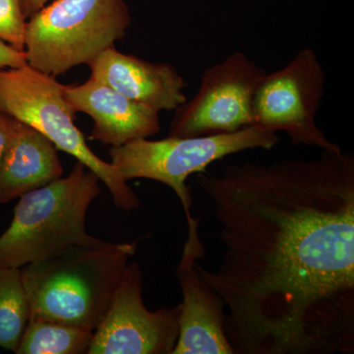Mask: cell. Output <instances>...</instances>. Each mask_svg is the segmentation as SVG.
I'll list each match as a JSON object with an SVG mask.
<instances>
[{
  "mask_svg": "<svg viewBox=\"0 0 354 354\" xmlns=\"http://www.w3.org/2000/svg\"><path fill=\"white\" fill-rule=\"evenodd\" d=\"M265 74L241 51L208 67L195 97L176 109L169 136L223 134L252 127L253 97Z\"/></svg>",
  "mask_w": 354,
  "mask_h": 354,
  "instance_id": "cell-8",
  "label": "cell"
},
{
  "mask_svg": "<svg viewBox=\"0 0 354 354\" xmlns=\"http://www.w3.org/2000/svg\"><path fill=\"white\" fill-rule=\"evenodd\" d=\"M186 221L187 239L176 270L183 300L172 354H234L223 329L225 304L197 269L198 261L205 256L200 221L194 216Z\"/></svg>",
  "mask_w": 354,
  "mask_h": 354,
  "instance_id": "cell-10",
  "label": "cell"
},
{
  "mask_svg": "<svg viewBox=\"0 0 354 354\" xmlns=\"http://www.w3.org/2000/svg\"><path fill=\"white\" fill-rule=\"evenodd\" d=\"M180 310V304L156 311L147 308L140 266L128 263L108 312L94 330L88 353L172 354Z\"/></svg>",
  "mask_w": 354,
  "mask_h": 354,
  "instance_id": "cell-9",
  "label": "cell"
},
{
  "mask_svg": "<svg viewBox=\"0 0 354 354\" xmlns=\"http://www.w3.org/2000/svg\"><path fill=\"white\" fill-rule=\"evenodd\" d=\"M101 179L77 162L66 177L26 193L0 235V267L22 268L72 245L104 241L86 230L88 207L101 193Z\"/></svg>",
  "mask_w": 354,
  "mask_h": 354,
  "instance_id": "cell-3",
  "label": "cell"
},
{
  "mask_svg": "<svg viewBox=\"0 0 354 354\" xmlns=\"http://www.w3.org/2000/svg\"><path fill=\"white\" fill-rule=\"evenodd\" d=\"M64 85L31 65L0 69V111L38 130L57 149L94 171L108 187L114 205L123 211L139 207L136 193L111 162L86 143L75 123L76 111L64 97Z\"/></svg>",
  "mask_w": 354,
  "mask_h": 354,
  "instance_id": "cell-5",
  "label": "cell"
},
{
  "mask_svg": "<svg viewBox=\"0 0 354 354\" xmlns=\"http://www.w3.org/2000/svg\"><path fill=\"white\" fill-rule=\"evenodd\" d=\"M277 133L248 127L236 132L194 137L169 136L162 140L139 139L111 147V164L127 183L145 178L171 187L183 204L186 220L192 218L188 177L207 171L213 162L252 149L271 150L279 143Z\"/></svg>",
  "mask_w": 354,
  "mask_h": 354,
  "instance_id": "cell-6",
  "label": "cell"
},
{
  "mask_svg": "<svg viewBox=\"0 0 354 354\" xmlns=\"http://www.w3.org/2000/svg\"><path fill=\"white\" fill-rule=\"evenodd\" d=\"M27 19L19 0H0V39L24 51Z\"/></svg>",
  "mask_w": 354,
  "mask_h": 354,
  "instance_id": "cell-16",
  "label": "cell"
},
{
  "mask_svg": "<svg viewBox=\"0 0 354 354\" xmlns=\"http://www.w3.org/2000/svg\"><path fill=\"white\" fill-rule=\"evenodd\" d=\"M57 147L50 139L17 120L15 133L0 165V204L62 177Z\"/></svg>",
  "mask_w": 354,
  "mask_h": 354,
  "instance_id": "cell-13",
  "label": "cell"
},
{
  "mask_svg": "<svg viewBox=\"0 0 354 354\" xmlns=\"http://www.w3.org/2000/svg\"><path fill=\"white\" fill-rule=\"evenodd\" d=\"M196 183L223 247L216 271L197 269L234 354H353V155L232 165Z\"/></svg>",
  "mask_w": 354,
  "mask_h": 354,
  "instance_id": "cell-1",
  "label": "cell"
},
{
  "mask_svg": "<svg viewBox=\"0 0 354 354\" xmlns=\"http://www.w3.org/2000/svg\"><path fill=\"white\" fill-rule=\"evenodd\" d=\"M94 330L51 321L30 319L17 354L88 353Z\"/></svg>",
  "mask_w": 354,
  "mask_h": 354,
  "instance_id": "cell-14",
  "label": "cell"
},
{
  "mask_svg": "<svg viewBox=\"0 0 354 354\" xmlns=\"http://www.w3.org/2000/svg\"><path fill=\"white\" fill-rule=\"evenodd\" d=\"M17 120L0 111V165L3 162L7 150L15 133Z\"/></svg>",
  "mask_w": 354,
  "mask_h": 354,
  "instance_id": "cell-18",
  "label": "cell"
},
{
  "mask_svg": "<svg viewBox=\"0 0 354 354\" xmlns=\"http://www.w3.org/2000/svg\"><path fill=\"white\" fill-rule=\"evenodd\" d=\"M130 23L124 0H55L27 20V64L48 75H64L113 48Z\"/></svg>",
  "mask_w": 354,
  "mask_h": 354,
  "instance_id": "cell-4",
  "label": "cell"
},
{
  "mask_svg": "<svg viewBox=\"0 0 354 354\" xmlns=\"http://www.w3.org/2000/svg\"><path fill=\"white\" fill-rule=\"evenodd\" d=\"M27 64L25 51L14 48L0 39V69L18 68Z\"/></svg>",
  "mask_w": 354,
  "mask_h": 354,
  "instance_id": "cell-17",
  "label": "cell"
},
{
  "mask_svg": "<svg viewBox=\"0 0 354 354\" xmlns=\"http://www.w3.org/2000/svg\"><path fill=\"white\" fill-rule=\"evenodd\" d=\"M21 8L24 14L26 19H29L35 13L38 12L39 9L46 6L50 0H19Z\"/></svg>",
  "mask_w": 354,
  "mask_h": 354,
  "instance_id": "cell-19",
  "label": "cell"
},
{
  "mask_svg": "<svg viewBox=\"0 0 354 354\" xmlns=\"http://www.w3.org/2000/svg\"><path fill=\"white\" fill-rule=\"evenodd\" d=\"M29 320L21 268L0 267V348L16 353Z\"/></svg>",
  "mask_w": 354,
  "mask_h": 354,
  "instance_id": "cell-15",
  "label": "cell"
},
{
  "mask_svg": "<svg viewBox=\"0 0 354 354\" xmlns=\"http://www.w3.org/2000/svg\"><path fill=\"white\" fill-rule=\"evenodd\" d=\"M91 78L156 111H176L187 101L186 82L167 64H152L109 48L90 64Z\"/></svg>",
  "mask_w": 354,
  "mask_h": 354,
  "instance_id": "cell-12",
  "label": "cell"
},
{
  "mask_svg": "<svg viewBox=\"0 0 354 354\" xmlns=\"http://www.w3.org/2000/svg\"><path fill=\"white\" fill-rule=\"evenodd\" d=\"M137 246L72 245L21 268L30 319L97 329Z\"/></svg>",
  "mask_w": 354,
  "mask_h": 354,
  "instance_id": "cell-2",
  "label": "cell"
},
{
  "mask_svg": "<svg viewBox=\"0 0 354 354\" xmlns=\"http://www.w3.org/2000/svg\"><path fill=\"white\" fill-rule=\"evenodd\" d=\"M325 83V70L315 51H298L283 68L263 76L253 97V127L285 132L293 145L342 150L316 123Z\"/></svg>",
  "mask_w": 354,
  "mask_h": 354,
  "instance_id": "cell-7",
  "label": "cell"
},
{
  "mask_svg": "<svg viewBox=\"0 0 354 354\" xmlns=\"http://www.w3.org/2000/svg\"><path fill=\"white\" fill-rule=\"evenodd\" d=\"M64 92L76 113L88 114L94 120L91 139L104 145L122 146L160 132L158 111L91 77L82 85L64 86Z\"/></svg>",
  "mask_w": 354,
  "mask_h": 354,
  "instance_id": "cell-11",
  "label": "cell"
}]
</instances>
